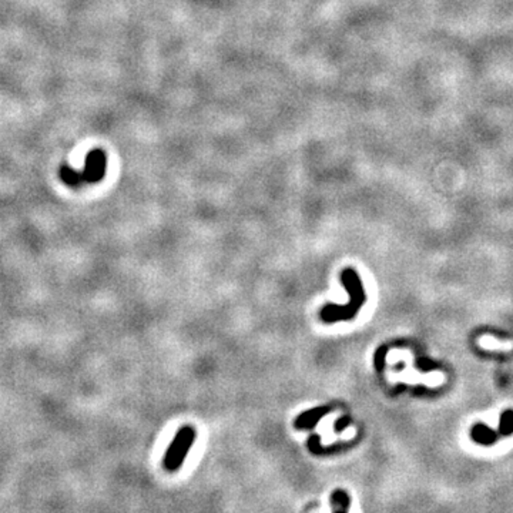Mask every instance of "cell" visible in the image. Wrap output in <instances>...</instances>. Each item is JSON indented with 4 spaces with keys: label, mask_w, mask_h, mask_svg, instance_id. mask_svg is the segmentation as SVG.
<instances>
[{
    "label": "cell",
    "mask_w": 513,
    "mask_h": 513,
    "mask_svg": "<svg viewBox=\"0 0 513 513\" xmlns=\"http://www.w3.org/2000/svg\"><path fill=\"white\" fill-rule=\"evenodd\" d=\"M501 434L510 435L513 434V411H506L501 418Z\"/></svg>",
    "instance_id": "cell-9"
},
{
    "label": "cell",
    "mask_w": 513,
    "mask_h": 513,
    "mask_svg": "<svg viewBox=\"0 0 513 513\" xmlns=\"http://www.w3.org/2000/svg\"><path fill=\"white\" fill-rule=\"evenodd\" d=\"M60 177L62 180L70 185V187H80L83 183H86L85 180V176H83V171H77L69 166H62L60 169Z\"/></svg>",
    "instance_id": "cell-5"
},
{
    "label": "cell",
    "mask_w": 513,
    "mask_h": 513,
    "mask_svg": "<svg viewBox=\"0 0 513 513\" xmlns=\"http://www.w3.org/2000/svg\"><path fill=\"white\" fill-rule=\"evenodd\" d=\"M472 438L476 442L488 445V444L495 442L498 439V435H495V432H492L489 428H486L485 425H476L472 429Z\"/></svg>",
    "instance_id": "cell-6"
},
{
    "label": "cell",
    "mask_w": 513,
    "mask_h": 513,
    "mask_svg": "<svg viewBox=\"0 0 513 513\" xmlns=\"http://www.w3.org/2000/svg\"><path fill=\"white\" fill-rule=\"evenodd\" d=\"M349 496L345 491L342 489H337L333 495H331V505L334 510H341V512H346L349 509Z\"/></svg>",
    "instance_id": "cell-7"
},
{
    "label": "cell",
    "mask_w": 513,
    "mask_h": 513,
    "mask_svg": "<svg viewBox=\"0 0 513 513\" xmlns=\"http://www.w3.org/2000/svg\"><path fill=\"white\" fill-rule=\"evenodd\" d=\"M196 439H197V430L190 425L183 426L177 432L173 442L170 444L165 455L163 464L167 472H176L181 468V465L184 464L185 457L188 455V451L192 449Z\"/></svg>",
    "instance_id": "cell-2"
},
{
    "label": "cell",
    "mask_w": 513,
    "mask_h": 513,
    "mask_svg": "<svg viewBox=\"0 0 513 513\" xmlns=\"http://www.w3.org/2000/svg\"><path fill=\"white\" fill-rule=\"evenodd\" d=\"M107 169V155L103 150H93L87 154L83 169L86 183L96 184L104 178Z\"/></svg>",
    "instance_id": "cell-3"
},
{
    "label": "cell",
    "mask_w": 513,
    "mask_h": 513,
    "mask_svg": "<svg viewBox=\"0 0 513 513\" xmlns=\"http://www.w3.org/2000/svg\"><path fill=\"white\" fill-rule=\"evenodd\" d=\"M341 281L349 294V303L346 305L327 304L323 307L319 312V317L327 323L353 319L358 314L362 304L367 301L365 289L355 269L345 268L341 273Z\"/></svg>",
    "instance_id": "cell-1"
},
{
    "label": "cell",
    "mask_w": 513,
    "mask_h": 513,
    "mask_svg": "<svg viewBox=\"0 0 513 513\" xmlns=\"http://www.w3.org/2000/svg\"><path fill=\"white\" fill-rule=\"evenodd\" d=\"M348 421H349V418L338 419V421H337V423H335V430H341V429H344V428L348 425Z\"/></svg>",
    "instance_id": "cell-10"
},
{
    "label": "cell",
    "mask_w": 513,
    "mask_h": 513,
    "mask_svg": "<svg viewBox=\"0 0 513 513\" xmlns=\"http://www.w3.org/2000/svg\"><path fill=\"white\" fill-rule=\"evenodd\" d=\"M339 448H341V445H334V446H328V448H322L321 446V439H319L318 435H312L308 439V449L314 455H321V453H326V452H334V451H338Z\"/></svg>",
    "instance_id": "cell-8"
},
{
    "label": "cell",
    "mask_w": 513,
    "mask_h": 513,
    "mask_svg": "<svg viewBox=\"0 0 513 513\" xmlns=\"http://www.w3.org/2000/svg\"><path fill=\"white\" fill-rule=\"evenodd\" d=\"M330 412H331L330 407H318V408L308 410V411L303 412L301 415H298L295 418L294 426L296 429H314L317 426V423L319 422V419H322Z\"/></svg>",
    "instance_id": "cell-4"
}]
</instances>
